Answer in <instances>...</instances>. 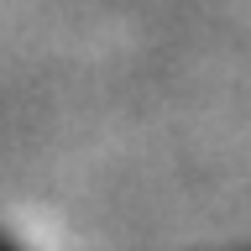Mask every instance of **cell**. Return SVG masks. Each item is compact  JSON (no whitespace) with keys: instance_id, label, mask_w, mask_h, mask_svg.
I'll return each instance as SVG.
<instances>
[{"instance_id":"6da1fadb","label":"cell","mask_w":251,"mask_h":251,"mask_svg":"<svg viewBox=\"0 0 251 251\" xmlns=\"http://www.w3.org/2000/svg\"><path fill=\"white\" fill-rule=\"evenodd\" d=\"M0 251H16V246H5V241H0ZM235 251H251V246H235Z\"/></svg>"}]
</instances>
